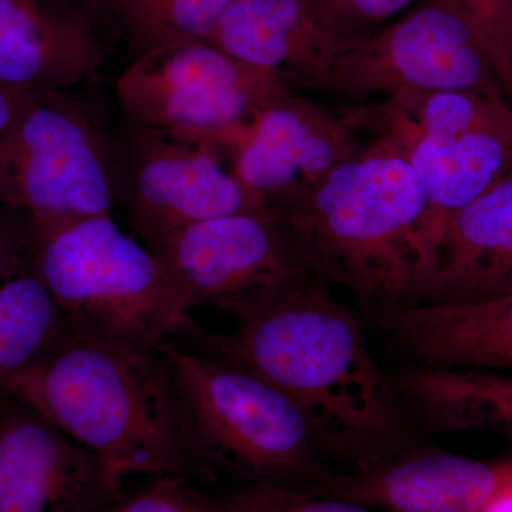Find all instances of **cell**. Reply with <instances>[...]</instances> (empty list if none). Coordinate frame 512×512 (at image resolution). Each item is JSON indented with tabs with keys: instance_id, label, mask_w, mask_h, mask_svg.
I'll list each match as a JSON object with an SVG mask.
<instances>
[{
	"instance_id": "obj_1",
	"label": "cell",
	"mask_w": 512,
	"mask_h": 512,
	"mask_svg": "<svg viewBox=\"0 0 512 512\" xmlns=\"http://www.w3.org/2000/svg\"><path fill=\"white\" fill-rule=\"evenodd\" d=\"M208 355L251 370L301 409L323 456L357 470L410 447V416L359 320L315 278L229 335L191 322ZM181 332V333H183Z\"/></svg>"
},
{
	"instance_id": "obj_2",
	"label": "cell",
	"mask_w": 512,
	"mask_h": 512,
	"mask_svg": "<svg viewBox=\"0 0 512 512\" xmlns=\"http://www.w3.org/2000/svg\"><path fill=\"white\" fill-rule=\"evenodd\" d=\"M103 461L131 474L204 480L160 346L74 335L10 393Z\"/></svg>"
},
{
	"instance_id": "obj_3",
	"label": "cell",
	"mask_w": 512,
	"mask_h": 512,
	"mask_svg": "<svg viewBox=\"0 0 512 512\" xmlns=\"http://www.w3.org/2000/svg\"><path fill=\"white\" fill-rule=\"evenodd\" d=\"M309 274L376 316L409 305L423 281L427 200L409 163L367 143L311 191L274 205Z\"/></svg>"
},
{
	"instance_id": "obj_4",
	"label": "cell",
	"mask_w": 512,
	"mask_h": 512,
	"mask_svg": "<svg viewBox=\"0 0 512 512\" xmlns=\"http://www.w3.org/2000/svg\"><path fill=\"white\" fill-rule=\"evenodd\" d=\"M30 227V269L74 335L158 348L192 322L160 259L113 215Z\"/></svg>"
},
{
	"instance_id": "obj_5",
	"label": "cell",
	"mask_w": 512,
	"mask_h": 512,
	"mask_svg": "<svg viewBox=\"0 0 512 512\" xmlns=\"http://www.w3.org/2000/svg\"><path fill=\"white\" fill-rule=\"evenodd\" d=\"M345 111L360 136L400 154L423 188L424 281L451 218L512 177V104L481 93L402 92Z\"/></svg>"
},
{
	"instance_id": "obj_6",
	"label": "cell",
	"mask_w": 512,
	"mask_h": 512,
	"mask_svg": "<svg viewBox=\"0 0 512 512\" xmlns=\"http://www.w3.org/2000/svg\"><path fill=\"white\" fill-rule=\"evenodd\" d=\"M173 369L181 412L204 480L227 474L237 484L306 488L329 473L301 409L251 370L208 355L160 345Z\"/></svg>"
},
{
	"instance_id": "obj_7",
	"label": "cell",
	"mask_w": 512,
	"mask_h": 512,
	"mask_svg": "<svg viewBox=\"0 0 512 512\" xmlns=\"http://www.w3.org/2000/svg\"><path fill=\"white\" fill-rule=\"evenodd\" d=\"M116 128L73 90L39 92L0 137V202L30 220L113 215Z\"/></svg>"
},
{
	"instance_id": "obj_8",
	"label": "cell",
	"mask_w": 512,
	"mask_h": 512,
	"mask_svg": "<svg viewBox=\"0 0 512 512\" xmlns=\"http://www.w3.org/2000/svg\"><path fill=\"white\" fill-rule=\"evenodd\" d=\"M289 92L208 42L133 57L116 82L123 119L211 141L229 158L255 117Z\"/></svg>"
},
{
	"instance_id": "obj_9",
	"label": "cell",
	"mask_w": 512,
	"mask_h": 512,
	"mask_svg": "<svg viewBox=\"0 0 512 512\" xmlns=\"http://www.w3.org/2000/svg\"><path fill=\"white\" fill-rule=\"evenodd\" d=\"M148 248L188 312L215 309L238 325L313 279L288 225L271 207L197 222Z\"/></svg>"
},
{
	"instance_id": "obj_10",
	"label": "cell",
	"mask_w": 512,
	"mask_h": 512,
	"mask_svg": "<svg viewBox=\"0 0 512 512\" xmlns=\"http://www.w3.org/2000/svg\"><path fill=\"white\" fill-rule=\"evenodd\" d=\"M116 147L117 205L147 247L197 222L269 208L211 141L123 119Z\"/></svg>"
},
{
	"instance_id": "obj_11",
	"label": "cell",
	"mask_w": 512,
	"mask_h": 512,
	"mask_svg": "<svg viewBox=\"0 0 512 512\" xmlns=\"http://www.w3.org/2000/svg\"><path fill=\"white\" fill-rule=\"evenodd\" d=\"M322 89L357 99L402 92L507 97L483 37L454 0H424L348 47Z\"/></svg>"
},
{
	"instance_id": "obj_12",
	"label": "cell",
	"mask_w": 512,
	"mask_h": 512,
	"mask_svg": "<svg viewBox=\"0 0 512 512\" xmlns=\"http://www.w3.org/2000/svg\"><path fill=\"white\" fill-rule=\"evenodd\" d=\"M121 485L42 413L13 394L0 396V512H104Z\"/></svg>"
},
{
	"instance_id": "obj_13",
	"label": "cell",
	"mask_w": 512,
	"mask_h": 512,
	"mask_svg": "<svg viewBox=\"0 0 512 512\" xmlns=\"http://www.w3.org/2000/svg\"><path fill=\"white\" fill-rule=\"evenodd\" d=\"M365 148L343 109L289 92L255 117L231 164L238 180L274 207L311 191Z\"/></svg>"
},
{
	"instance_id": "obj_14",
	"label": "cell",
	"mask_w": 512,
	"mask_h": 512,
	"mask_svg": "<svg viewBox=\"0 0 512 512\" xmlns=\"http://www.w3.org/2000/svg\"><path fill=\"white\" fill-rule=\"evenodd\" d=\"M303 490L384 512H484L512 490V456L476 460L409 447L357 470H330Z\"/></svg>"
},
{
	"instance_id": "obj_15",
	"label": "cell",
	"mask_w": 512,
	"mask_h": 512,
	"mask_svg": "<svg viewBox=\"0 0 512 512\" xmlns=\"http://www.w3.org/2000/svg\"><path fill=\"white\" fill-rule=\"evenodd\" d=\"M367 35L315 0H232L207 42L291 90L322 89L338 57Z\"/></svg>"
},
{
	"instance_id": "obj_16",
	"label": "cell",
	"mask_w": 512,
	"mask_h": 512,
	"mask_svg": "<svg viewBox=\"0 0 512 512\" xmlns=\"http://www.w3.org/2000/svg\"><path fill=\"white\" fill-rule=\"evenodd\" d=\"M104 52L80 0H0V83L62 92L92 79Z\"/></svg>"
},
{
	"instance_id": "obj_17",
	"label": "cell",
	"mask_w": 512,
	"mask_h": 512,
	"mask_svg": "<svg viewBox=\"0 0 512 512\" xmlns=\"http://www.w3.org/2000/svg\"><path fill=\"white\" fill-rule=\"evenodd\" d=\"M508 292H512V177L451 218L412 303L457 305Z\"/></svg>"
},
{
	"instance_id": "obj_18",
	"label": "cell",
	"mask_w": 512,
	"mask_h": 512,
	"mask_svg": "<svg viewBox=\"0 0 512 512\" xmlns=\"http://www.w3.org/2000/svg\"><path fill=\"white\" fill-rule=\"evenodd\" d=\"M375 318L416 365L512 372V292L457 305L412 303Z\"/></svg>"
},
{
	"instance_id": "obj_19",
	"label": "cell",
	"mask_w": 512,
	"mask_h": 512,
	"mask_svg": "<svg viewBox=\"0 0 512 512\" xmlns=\"http://www.w3.org/2000/svg\"><path fill=\"white\" fill-rule=\"evenodd\" d=\"M390 379L409 416L427 429L476 431L512 440L510 373L416 365Z\"/></svg>"
},
{
	"instance_id": "obj_20",
	"label": "cell",
	"mask_w": 512,
	"mask_h": 512,
	"mask_svg": "<svg viewBox=\"0 0 512 512\" xmlns=\"http://www.w3.org/2000/svg\"><path fill=\"white\" fill-rule=\"evenodd\" d=\"M74 336L55 298L28 268L0 286V396L49 362Z\"/></svg>"
},
{
	"instance_id": "obj_21",
	"label": "cell",
	"mask_w": 512,
	"mask_h": 512,
	"mask_svg": "<svg viewBox=\"0 0 512 512\" xmlns=\"http://www.w3.org/2000/svg\"><path fill=\"white\" fill-rule=\"evenodd\" d=\"M232 0H123L116 15L131 59L207 42Z\"/></svg>"
},
{
	"instance_id": "obj_22",
	"label": "cell",
	"mask_w": 512,
	"mask_h": 512,
	"mask_svg": "<svg viewBox=\"0 0 512 512\" xmlns=\"http://www.w3.org/2000/svg\"><path fill=\"white\" fill-rule=\"evenodd\" d=\"M217 497L231 512H376L345 498L266 481L235 484Z\"/></svg>"
},
{
	"instance_id": "obj_23",
	"label": "cell",
	"mask_w": 512,
	"mask_h": 512,
	"mask_svg": "<svg viewBox=\"0 0 512 512\" xmlns=\"http://www.w3.org/2000/svg\"><path fill=\"white\" fill-rule=\"evenodd\" d=\"M190 478L158 477L136 493L121 494L104 512H231L217 495L197 490Z\"/></svg>"
},
{
	"instance_id": "obj_24",
	"label": "cell",
	"mask_w": 512,
	"mask_h": 512,
	"mask_svg": "<svg viewBox=\"0 0 512 512\" xmlns=\"http://www.w3.org/2000/svg\"><path fill=\"white\" fill-rule=\"evenodd\" d=\"M474 23L493 57L512 104V0H454Z\"/></svg>"
},
{
	"instance_id": "obj_25",
	"label": "cell",
	"mask_w": 512,
	"mask_h": 512,
	"mask_svg": "<svg viewBox=\"0 0 512 512\" xmlns=\"http://www.w3.org/2000/svg\"><path fill=\"white\" fill-rule=\"evenodd\" d=\"M340 22L360 32L373 33L384 20L393 18L412 0H315Z\"/></svg>"
},
{
	"instance_id": "obj_26",
	"label": "cell",
	"mask_w": 512,
	"mask_h": 512,
	"mask_svg": "<svg viewBox=\"0 0 512 512\" xmlns=\"http://www.w3.org/2000/svg\"><path fill=\"white\" fill-rule=\"evenodd\" d=\"M32 227L26 215L0 217V282L28 268Z\"/></svg>"
},
{
	"instance_id": "obj_27",
	"label": "cell",
	"mask_w": 512,
	"mask_h": 512,
	"mask_svg": "<svg viewBox=\"0 0 512 512\" xmlns=\"http://www.w3.org/2000/svg\"><path fill=\"white\" fill-rule=\"evenodd\" d=\"M37 93L0 83V137L15 126Z\"/></svg>"
},
{
	"instance_id": "obj_28",
	"label": "cell",
	"mask_w": 512,
	"mask_h": 512,
	"mask_svg": "<svg viewBox=\"0 0 512 512\" xmlns=\"http://www.w3.org/2000/svg\"><path fill=\"white\" fill-rule=\"evenodd\" d=\"M123 0H80L83 8L93 16L94 19L113 18Z\"/></svg>"
},
{
	"instance_id": "obj_29",
	"label": "cell",
	"mask_w": 512,
	"mask_h": 512,
	"mask_svg": "<svg viewBox=\"0 0 512 512\" xmlns=\"http://www.w3.org/2000/svg\"><path fill=\"white\" fill-rule=\"evenodd\" d=\"M484 512H512V490L501 495L493 504L488 505Z\"/></svg>"
},
{
	"instance_id": "obj_30",
	"label": "cell",
	"mask_w": 512,
	"mask_h": 512,
	"mask_svg": "<svg viewBox=\"0 0 512 512\" xmlns=\"http://www.w3.org/2000/svg\"><path fill=\"white\" fill-rule=\"evenodd\" d=\"M511 57H512V52H511Z\"/></svg>"
}]
</instances>
